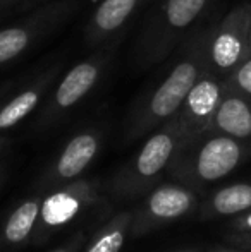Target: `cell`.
Here are the masks:
<instances>
[{
	"instance_id": "d6986e66",
	"label": "cell",
	"mask_w": 251,
	"mask_h": 252,
	"mask_svg": "<svg viewBox=\"0 0 251 252\" xmlns=\"http://www.w3.org/2000/svg\"><path fill=\"white\" fill-rule=\"evenodd\" d=\"M88 239H90V237H88V232L77 230V232H74L72 235L69 237V240H67L66 244L59 246L57 249H54L52 252H83Z\"/></svg>"
},
{
	"instance_id": "7a4b0ae2",
	"label": "cell",
	"mask_w": 251,
	"mask_h": 252,
	"mask_svg": "<svg viewBox=\"0 0 251 252\" xmlns=\"http://www.w3.org/2000/svg\"><path fill=\"white\" fill-rule=\"evenodd\" d=\"M212 0H153L140 30L134 59L153 67L171 59L203 17Z\"/></svg>"
},
{
	"instance_id": "5b68a950",
	"label": "cell",
	"mask_w": 251,
	"mask_h": 252,
	"mask_svg": "<svg viewBox=\"0 0 251 252\" xmlns=\"http://www.w3.org/2000/svg\"><path fill=\"white\" fill-rule=\"evenodd\" d=\"M122 33L110 38L105 43L91 48V53L83 60L74 63L62 77H59L54 90L48 94L38 124L41 126H54L57 120L72 112L81 105L102 83L114 62L117 50L121 47Z\"/></svg>"
},
{
	"instance_id": "8fae6325",
	"label": "cell",
	"mask_w": 251,
	"mask_h": 252,
	"mask_svg": "<svg viewBox=\"0 0 251 252\" xmlns=\"http://www.w3.org/2000/svg\"><path fill=\"white\" fill-rule=\"evenodd\" d=\"M102 141H104V132L98 127H86L74 134L45 172L43 189L50 187L55 189L76 180L97 158Z\"/></svg>"
},
{
	"instance_id": "cb8c5ba5",
	"label": "cell",
	"mask_w": 251,
	"mask_h": 252,
	"mask_svg": "<svg viewBox=\"0 0 251 252\" xmlns=\"http://www.w3.org/2000/svg\"><path fill=\"white\" fill-rule=\"evenodd\" d=\"M7 146H9V137L3 136V134H0V155H2Z\"/></svg>"
},
{
	"instance_id": "d4e9b609",
	"label": "cell",
	"mask_w": 251,
	"mask_h": 252,
	"mask_svg": "<svg viewBox=\"0 0 251 252\" xmlns=\"http://www.w3.org/2000/svg\"><path fill=\"white\" fill-rule=\"evenodd\" d=\"M251 57V28H250V36H248V47H246V59Z\"/></svg>"
},
{
	"instance_id": "7402d4cb",
	"label": "cell",
	"mask_w": 251,
	"mask_h": 252,
	"mask_svg": "<svg viewBox=\"0 0 251 252\" xmlns=\"http://www.w3.org/2000/svg\"><path fill=\"white\" fill-rule=\"evenodd\" d=\"M10 90H14V83H7L5 86L0 88V101H2L3 98H5L7 94L10 93Z\"/></svg>"
},
{
	"instance_id": "3957f363",
	"label": "cell",
	"mask_w": 251,
	"mask_h": 252,
	"mask_svg": "<svg viewBox=\"0 0 251 252\" xmlns=\"http://www.w3.org/2000/svg\"><path fill=\"white\" fill-rule=\"evenodd\" d=\"M182 143L184 134L178 119L172 117L148 134L140 151L115 173L107 187L110 196L117 201H134L146 196L171 165Z\"/></svg>"
},
{
	"instance_id": "e0dca14e",
	"label": "cell",
	"mask_w": 251,
	"mask_h": 252,
	"mask_svg": "<svg viewBox=\"0 0 251 252\" xmlns=\"http://www.w3.org/2000/svg\"><path fill=\"white\" fill-rule=\"evenodd\" d=\"M251 208V186L236 184L215 192L210 201V211L218 216L238 215Z\"/></svg>"
},
{
	"instance_id": "ba28073f",
	"label": "cell",
	"mask_w": 251,
	"mask_h": 252,
	"mask_svg": "<svg viewBox=\"0 0 251 252\" xmlns=\"http://www.w3.org/2000/svg\"><path fill=\"white\" fill-rule=\"evenodd\" d=\"M251 28V2L236 5L212 28L207 41V72L225 77L246 59Z\"/></svg>"
},
{
	"instance_id": "7c38bea8",
	"label": "cell",
	"mask_w": 251,
	"mask_h": 252,
	"mask_svg": "<svg viewBox=\"0 0 251 252\" xmlns=\"http://www.w3.org/2000/svg\"><path fill=\"white\" fill-rule=\"evenodd\" d=\"M61 72L62 62L52 63L47 69L38 72L33 79L28 81L14 94H10L9 98L5 96L0 101V134L16 127L41 105L45 96L54 90Z\"/></svg>"
},
{
	"instance_id": "4316f807",
	"label": "cell",
	"mask_w": 251,
	"mask_h": 252,
	"mask_svg": "<svg viewBox=\"0 0 251 252\" xmlns=\"http://www.w3.org/2000/svg\"><path fill=\"white\" fill-rule=\"evenodd\" d=\"M19 2H21V0H19Z\"/></svg>"
},
{
	"instance_id": "52a82bcc",
	"label": "cell",
	"mask_w": 251,
	"mask_h": 252,
	"mask_svg": "<svg viewBox=\"0 0 251 252\" xmlns=\"http://www.w3.org/2000/svg\"><path fill=\"white\" fill-rule=\"evenodd\" d=\"M79 7V0H52L26 17L0 30V67L16 62L38 41L66 24Z\"/></svg>"
},
{
	"instance_id": "ac0fdd59",
	"label": "cell",
	"mask_w": 251,
	"mask_h": 252,
	"mask_svg": "<svg viewBox=\"0 0 251 252\" xmlns=\"http://www.w3.org/2000/svg\"><path fill=\"white\" fill-rule=\"evenodd\" d=\"M225 84L251 98V57L245 59L227 77Z\"/></svg>"
},
{
	"instance_id": "4fadbf2b",
	"label": "cell",
	"mask_w": 251,
	"mask_h": 252,
	"mask_svg": "<svg viewBox=\"0 0 251 252\" xmlns=\"http://www.w3.org/2000/svg\"><path fill=\"white\" fill-rule=\"evenodd\" d=\"M153 0H102L84 28V43L95 48L121 34L129 21Z\"/></svg>"
},
{
	"instance_id": "9a60e30c",
	"label": "cell",
	"mask_w": 251,
	"mask_h": 252,
	"mask_svg": "<svg viewBox=\"0 0 251 252\" xmlns=\"http://www.w3.org/2000/svg\"><path fill=\"white\" fill-rule=\"evenodd\" d=\"M41 201L43 197H31L10 213L0 232V251H9L28 244L36 228Z\"/></svg>"
},
{
	"instance_id": "5bb4252c",
	"label": "cell",
	"mask_w": 251,
	"mask_h": 252,
	"mask_svg": "<svg viewBox=\"0 0 251 252\" xmlns=\"http://www.w3.org/2000/svg\"><path fill=\"white\" fill-rule=\"evenodd\" d=\"M208 130L239 141L251 139V98L225 84V91Z\"/></svg>"
},
{
	"instance_id": "277c9868",
	"label": "cell",
	"mask_w": 251,
	"mask_h": 252,
	"mask_svg": "<svg viewBox=\"0 0 251 252\" xmlns=\"http://www.w3.org/2000/svg\"><path fill=\"white\" fill-rule=\"evenodd\" d=\"M245 153L243 141L207 130L181 144L167 172L188 184H212L227 177L241 163Z\"/></svg>"
},
{
	"instance_id": "603a6c76",
	"label": "cell",
	"mask_w": 251,
	"mask_h": 252,
	"mask_svg": "<svg viewBox=\"0 0 251 252\" xmlns=\"http://www.w3.org/2000/svg\"><path fill=\"white\" fill-rule=\"evenodd\" d=\"M238 244H243V246H251V233H246V235H239L238 237Z\"/></svg>"
},
{
	"instance_id": "ffe728a7",
	"label": "cell",
	"mask_w": 251,
	"mask_h": 252,
	"mask_svg": "<svg viewBox=\"0 0 251 252\" xmlns=\"http://www.w3.org/2000/svg\"><path fill=\"white\" fill-rule=\"evenodd\" d=\"M236 226L241 228V230H246V232H251V213L246 216V218H243L241 221L236 223Z\"/></svg>"
},
{
	"instance_id": "8992f818",
	"label": "cell",
	"mask_w": 251,
	"mask_h": 252,
	"mask_svg": "<svg viewBox=\"0 0 251 252\" xmlns=\"http://www.w3.org/2000/svg\"><path fill=\"white\" fill-rule=\"evenodd\" d=\"M102 204H105L104 187L95 179L72 180L55 187L41 201L40 216L31 239L35 244L45 242L55 232H61L77 220L88 218Z\"/></svg>"
},
{
	"instance_id": "484cf974",
	"label": "cell",
	"mask_w": 251,
	"mask_h": 252,
	"mask_svg": "<svg viewBox=\"0 0 251 252\" xmlns=\"http://www.w3.org/2000/svg\"><path fill=\"white\" fill-rule=\"evenodd\" d=\"M225 252H227V251H225Z\"/></svg>"
},
{
	"instance_id": "6da1fadb",
	"label": "cell",
	"mask_w": 251,
	"mask_h": 252,
	"mask_svg": "<svg viewBox=\"0 0 251 252\" xmlns=\"http://www.w3.org/2000/svg\"><path fill=\"white\" fill-rule=\"evenodd\" d=\"M208 33L210 30H201L186 38L165 74L158 76L138 96L127 117V143L151 134L179 112L191 88L207 70Z\"/></svg>"
},
{
	"instance_id": "44dd1931",
	"label": "cell",
	"mask_w": 251,
	"mask_h": 252,
	"mask_svg": "<svg viewBox=\"0 0 251 252\" xmlns=\"http://www.w3.org/2000/svg\"><path fill=\"white\" fill-rule=\"evenodd\" d=\"M16 2H19V0H0V14H3L7 9H10Z\"/></svg>"
},
{
	"instance_id": "9c48e42d",
	"label": "cell",
	"mask_w": 251,
	"mask_h": 252,
	"mask_svg": "<svg viewBox=\"0 0 251 252\" xmlns=\"http://www.w3.org/2000/svg\"><path fill=\"white\" fill-rule=\"evenodd\" d=\"M196 204V196L179 184H162L144 196L143 202L133 211L129 239L146 235L167 223L186 216Z\"/></svg>"
},
{
	"instance_id": "30bf717a",
	"label": "cell",
	"mask_w": 251,
	"mask_h": 252,
	"mask_svg": "<svg viewBox=\"0 0 251 252\" xmlns=\"http://www.w3.org/2000/svg\"><path fill=\"white\" fill-rule=\"evenodd\" d=\"M224 91L225 79L214 76L207 70L194 83L179 112L174 115L184 134V143L210 129L212 119L217 112Z\"/></svg>"
},
{
	"instance_id": "2e32d148",
	"label": "cell",
	"mask_w": 251,
	"mask_h": 252,
	"mask_svg": "<svg viewBox=\"0 0 251 252\" xmlns=\"http://www.w3.org/2000/svg\"><path fill=\"white\" fill-rule=\"evenodd\" d=\"M131 221H133V209L115 213L104 225L95 228L91 239H88L83 252H119L124 247L129 237Z\"/></svg>"
}]
</instances>
